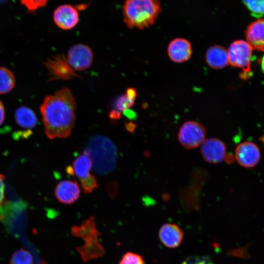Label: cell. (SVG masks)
I'll return each mask as SVG.
<instances>
[{
	"mask_svg": "<svg viewBox=\"0 0 264 264\" xmlns=\"http://www.w3.org/2000/svg\"><path fill=\"white\" fill-rule=\"evenodd\" d=\"M235 156L240 165L245 168H252L259 162L261 154L256 144L253 142H244L236 147Z\"/></svg>",
	"mask_w": 264,
	"mask_h": 264,
	"instance_id": "obj_8",
	"label": "cell"
},
{
	"mask_svg": "<svg viewBox=\"0 0 264 264\" xmlns=\"http://www.w3.org/2000/svg\"><path fill=\"white\" fill-rule=\"evenodd\" d=\"M55 195L61 203L71 204L79 198L80 187L75 181L64 180L57 184L55 189Z\"/></svg>",
	"mask_w": 264,
	"mask_h": 264,
	"instance_id": "obj_11",
	"label": "cell"
},
{
	"mask_svg": "<svg viewBox=\"0 0 264 264\" xmlns=\"http://www.w3.org/2000/svg\"><path fill=\"white\" fill-rule=\"evenodd\" d=\"M15 84L13 73L4 67H0V94L10 91L14 87Z\"/></svg>",
	"mask_w": 264,
	"mask_h": 264,
	"instance_id": "obj_19",
	"label": "cell"
},
{
	"mask_svg": "<svg viewBox=\"0 0 264 264\" xmlns=\"http://www.w3.org/2000/svg\"><path fill=\"white\" fill-rule=\"evenodd\" d=\"M10 264H34L33 258L29 251L20 248L13 254Z\"/></svg>",
	"mask_w": 264,
	"mask_h": 264,
	"instance_id": "obj_20",
	"label": "cell"
},
{
	"mask_svg": "<svg viewBox=\"0 0 264 264\" xmlns=\"http://www.w3.org/2000/svg\"><path fill=\"white\" fill-rule=\"evenodd\" d=\"M264 24L263 19H258L251 23L245 30L247 43L253 49L264 51Z\"/></svg>",
	"mask_w": 264,
	"mask_h": 264,
	"instance_id": "obj_15",
	"label": "cell"
},
{
	"mask_svg": "<svg viewBox=\"0 0 264 264\" xmlns=\"http://www.w3.org/2000/svg\"><path fill=\"white\" fill-rule=\"evenodd\" d=\"M160 11L158 0H126L123 20L129 28L143 29L154 23Z\"/></svg>",
	"mask_w": 264,
	"mask_h": 264,
	"instance_id": "obj_2",
	"label": "cell"
},
{
	"mask_svg": "<svg viewBox=\"0 0 264 264\" xmlns=\"http://www.w3.org/2000/svg\"><path fill=\"white\" fill-rule=\"evenodd\" d=\"M92 160L84 152L78 156L73 162L71 169L79 179L82 189L86 194H90L98 187L96 177L90 173L92 167Z\"/></svg>",
	"mask_w": 264,
	"mask_h": 264,
	"instance_id": "obj_4",
	"label": "cell"
},
{
	"mask_svg": "<svg viewBox=\"0 0 264 264\" xmlns=\"http://www.w3.org/2000/svg\"><path fill=\"white\" fill-rule=\"evenodd\" d=\"M4 176L0 174V208L3 205L4 201V189L5 186L4 183Z\"/></svg>",
	"mask_w": 264,
	"mask_h": 264,
	"instance_id": "obj_25",
	"label": "cell"
},
{
	"mask_svg": "<svg viewBox=\"0 0 264 264\" xmlns=\"http://www.w3.org/2000/svg\"><path fill=\"white\" fill-rule=\"evenodd\" d=\"M15 118L18 125L27 129L34 128L38 121L34 111L25 106H22L16 109L15 112Z\"/></svg>",
	"mask_w": 264,
	"mask_h": 264,
	"instance_id": "obj_18",
	"label": "cell"
},
{
	"mask_svg": "<svg viewBox=\"0 0 264 264\" xmlns=\"http://www.w3.org/2000/svg\"><path fill=\"white\" fill-rule=\"evenodd\" d=\"M118 264H144V262L139 254L128 252L123 255Z\"/></svg>",
	"mask_w": 264,
	"mask_h": 264,
	"instance_id": "obj_22",
	"label": "cell"
},
{
	"mask_svg": "<svg viewBox=\"0 0 264 264\" xmlns=\"http://www.w3.org/2000/svg\"><path fill=\"white\" fill-rule=\"evenodd\" d=\"M253 50L245 41L233 42L227 51L229 64L234 67L242 68L244 74L249 72Z\"/></svg>",
	"mask_w": 264,
	"mask_h": 264,
	"instance_id": "obj_6",
	"label": "cell"
},
{
	"mask_svg": "<svg viewBox=\"0 0 264 264\" xmlns=\"http://www.w3.org/2000/svg\"><path fill=\"white\" fill-rule=\"evenodd\" d=\"M205 57L207 63L213 68H222L229 64L227 50L219 45L210 47L207 50Z\"/></svg>",
	"mask_w": 264,
	"mask_h": 264,
	"instance_id": "obj_16",
	"label": "cell"
},
{
	"mask_svg": "<svg viewBox=\"0 0 264 264\" xmlns=\"http://www.w3.org/2000/svg\"><path fill=\"white\" fill-rule=\"evenodd\" d=\"M181 264H214V263L208 256L198 255L188 257Z\"/></svg>",
	"mask_w": 264,
	"mask_h": 264,
	"instance_id": "obj_23",
	"label": "cell"
},
{
	"mask_svg": "<svg viewBox=\"0 0 264 264\" xmlns=\"http://www.w3.org/2000/svg\"><path fill=\"white\" fill-rule=\"evenodd\" d=\"M54 21L61 29L68 30L73 28L79 21L78 12L76 8L69 4L58 7L54 12Z\"/></svg>",
	"mask_w": 264,
	"mask_h": 264,
	"instance_id": "obj_10",
	"label": "cell"
},
{
	"mask_svg": "<svg viewBox=\"0 0 264 264\" xmlns=\"http://www.w3.org/2000/svg\"><path fill=\"white\" fill-rule=\"evenodd\" d=\"M5 116L4 108L2 103L0 101V125L4 121Z\"/></svg>",
	"mask_w": 264,
	"mask_h": 264,
	"instance_id": "obj_26",
	"label": "cell"
},
{
	"mask_svg": "<svg viewBox=\"0 0 264 264\" xmlns=\"http://www.w3.org/2000/svg\"><path fill=\"white\" fill-rule=\"evenodd\" d=\"M158 236L163 244L168 248H174L180 244L183 233L177 225L168 223L161 226Z\"/></svg>",
	"mask_w": 264,
	"mask_h": 264,
	"instance_id": "obj_14",
	"label": "cell"
},
{
	"mask_svg": "<svg viewBox=\"0 0 264 264\" xmlns=\"http://www.w3.org/2000/svg\"><path fill=\"white\" fill-rule=\"evenodd\" d=\"M192 53L191 44L188 40L182 38L173 40L168 47V55L170 59L175 63H182L188 60Z\"/></svg>",
	"mask_w": 264,
	"mask_h": 264,
	"instance_id": "obj_13",
	"label": "cell"
},
{
	"mask_svg": "<svg viewBox=\"0 0 264 264\" xmlns=\"http://www.w3.org/2000/svg\"><path fill=\"white\" fill-rule=\"evenodd\" d=\"M66 59L74 70L83 71L90 66L93 61V54L88 46L79 44L69 48Z\"/></svg>",
	"mask_w": 264,
	"mask_h": 264,
	"instance_id": "obj_7",
	"label": "cell"
},
{
	"mask_svg": "<svg viewBox=\"0 0 264 264\" xmlns=\"http://www.w3.org/2000/svg\"><path fill=\"white\" fill-rule=\"evenodd\" d=\"M200 150L203 159L210 163H220L226 156L225 145L218 138H212L204 140Z\"/></svg>",
	"mask_w": 264,
	"mask_h": 264,
	"instance_id": "obj_9",
	"label": "cell"
},
{
	"mask_svg": "<svg viewBox=\"0 0 264 264\" xmlns=\"http://www.w3.org/2000/svg\"><path fill=\"white\" fill-rule=\"evenodd\" d=\"M72 236L82 239L84 243L76 247V250L84 262L102 257L105 249L98 241L101 233L98 231L94 217H90L80 225H74L71 229Z\"/></svg>",
	"mask_w": 264,
	"mask_h": 264,
	"instance_id": "obj_3",
	"label": "cell"
},
{
	"mask_svg": "<svg viewBox=\"0 0 264 264\" xmlns=\"http://www.w3.org/2000/svg\"><path fill=\"white\" fill-rule=\"evenodd\" d=\"M244 5L251 12L252 16L261 18L264 11V0H243Z\"/></svg>",
	"mask_w": 264,
	"mask_h": 264,
	"instance_id": "obj_21",
	"label": "cell"
},
{
	"mask_svg": "<svg viewBox=\"0 0 264 264\" xmlns=\"http://www.w3.org/2000/svg\"><path fill=\"white\" fill-rule=\"evenodd\" d=\"M136 95V91L134 88H128L125 94L116 99L114 108L110 113V118L112 119H119L121 111L127 110L134 105Z\"/></svg>",
	"mask_w": 264,
	"mask_h": 264,
	"instance_id": "obj_17",
	"label": "cell"
},
{
	"mask_svg": "<svg viewBox=\"0 0 264 264\" xmlns=\"http://www.w3.org/2000/svg\"><path fill=\"white\" fill-rule=\"evenodd\" d=\"M206 130L200 123L193 121L185 122L180 128L178 139L187 149H193L201 145L205 140Z\"/></svg>",
	"mask_w": 264,
	"mask_h": 264,
	"instance_id": "obj_5",
	"label": "cell"
},
{
	"mask_svg": "<svg viewBox=\"0 0 264 264\" xmlns=\"http://www.w3.org/2000/svg\"><path fill=\"white\" fill-rule=\"evenodd\" d=\"M76 109L75 99L68 88L45 98L40 110L49 139L66 138L70 134L75 123Z\"/></svg>",
	"mask_w": 264,
	"mask_h": 264,
	"instance_id": "obj_1",
	"label": "cell"
},
{
	"mask_svg": "<svg viewBox=\"0 0 264 264\" xmlns=\"http://www.w3.org/2000/svg\"><path fill=\"white\" fill-rule=\"evenodd\" d=\"M29 11H34L39 8L44 6L48 0H20Z\"/></svg>",
	"mask_w": 264,
	"mask_h": 264,
	"instance_id": "obj_24",
	"label": "cell"
},
{
	"mask_svg": "<svg viewBox=\"0 0 264 264\" xmlns=\"http://www.w3.org/2000/svg\"><path fill=\"white\" fill-rule=\"evenodd\" d=\"M46 66L54 79H68L76 76L67 63L66 58L58 55L49 59Z\"/></svg>",
	"mask_w": 264,
	"mask_h": 264,
	"instance_id": "obj_12",
	"label": "cell"
}]
</instances>
